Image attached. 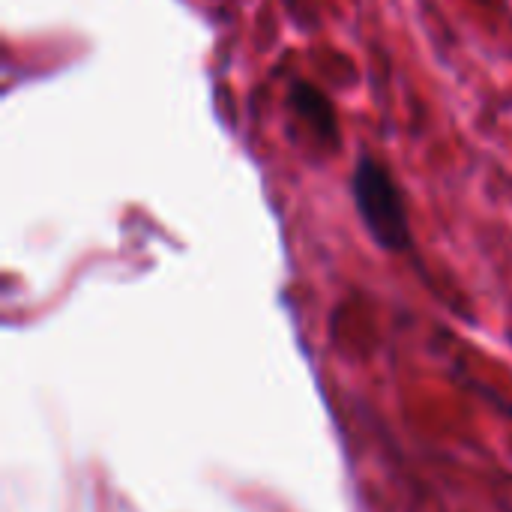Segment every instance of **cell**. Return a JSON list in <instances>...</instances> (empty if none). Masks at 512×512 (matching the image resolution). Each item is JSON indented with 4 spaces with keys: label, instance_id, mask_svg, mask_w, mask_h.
<instances>
[{
    "label": "cell",
    "instance_id": "7a4b0ae2",
    "mask_svg": "<svg viewBox=\"0 0 512 512\" xmlns=\"http://www.w3.org/2000/svg\"><path fill=\"white\" fill-rule=\"evenodd\" d=\"M288 105L294 108V114L312 129V135L324 144V147H339V120H336V108L333 102L309 81H294L288 90Z\"/></svg>",
    "mask_w": 512,
    "mask_h": 512
},
{
    "label": "cell",
    "instance_id": "6da1fadb",
    "mask_svg": "<svg viewBox=\"0 0 512 512\" xmlns=\"http://www.w3.org/2000/svg\"><path fill=\"white\" fill-rule=\"evenodd\" d=\"M351 198L357 207V216L369 237L387 249V252H408L414 243L405 195L399 183L393 180L390 168L375 159L372 153H363L351 174Z\"/></svg>",
    "mask_w": 512,
    "mask_h": 512
}]
</instances>
